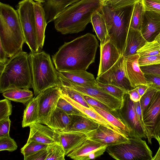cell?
I'll use <instances>...</instances> for the list:
<instances>
[{"mask_svg":"<svg viewBox=\"0 0 160 160\" xmlns=\"http://www.w3.org/2000/svg\"><path fill=\"white\" fill-rule=\"evenodd\" d=\"M98 42L96 36L90 33L65 42L52 56L58 71H86L94 62Z\"/></svg>","mask_w":160,"mask_h":160,"instance_id":"1","label":"cell"},{"mask_svg":"<svg viewBox=\"0 0 160 160\" xmlns=\"http://www.w3.org/2000/svg\"><path fill=\"white\" fill-rule=\"evenodd\" d=\"M101 6V0H78L55 17L54 27L63 35L81 32L91 22L92 13Z\"/></svg>","mask_w":160,"mask_h":160,"instance_id":"2","label":"cell"},{"mask_svg":"<svg viewBox=\"0 0 160 160\" xmlns=\"http://www.w3.org/2000/svg\"><path fill=\"white\" fill-rule=\"evenodd\" d=\"M0 92L15 88H32L29 54L21 51L0 65Z\"/></svg>","mask_w":160,"mask_h":160,"instance_id":"3","label":"cell"},{"mask_svg":"<svg viewBox=\"0 0 160 160\" xmlns=\"http://www.w3.org/2000/svg\"><path fill=\"white\" fill-rule=\"evenodd\" d=\"M25 42L17 10L8 4L0 2V43L12 57L22 51Z\"/></svg>","mask_w":160,"mask_h":160,"instance_id":"4","label":"cell"},{"mask_svg":"<svg viewBox=\"0 0 160 160\" xmlns=\"http://www.w3.org/2000/svg\"><path fill=\"white\" fill-rule=\"evenodd\" d=\"M133 5L117 10L102 5L100 8L105 21L109 41L121 55L125 47Z\"/></svg>","mask_w":160,"mask_h":160,"instance_id":"5","label":"cell"},{"mask_svg":"<svg viewBox=\"0 0 160 160\" xmlns=\"http://www.w3.org/2000/svg\"><path fill=\"white\" fill-rule=\"evenodd\" d=\"M30 56L32 79V88L35 96L45 90L58 86L57 71L49 54L43 51Z\"/></svg>","mask_w":160,"mask_h":160,"instance_id":"6","label":"cell"},{"mask_svg":"<svg viewBox=\"0 0 160 160\" xmlns=\"http://www.w3.org/2000/svg\"><path fill=\"white\" fill-rule=\"evenodd\" d=\"M130 142L108 147L106 151L117 160H152V152L142 138H129Z\"/></svg>","mask_w":160,"mask_h":160,"instance_id":"7","label":"cell"},{"mask_svg":"<svg viewBox=\"0 0 160 160\" xmlns=\"http://www.w3.org/2000/svg\"><path fill=\"white\" fill-rule=\"evenodd\" d=\"M33 0H22L16 6L25 43L31 52H39L38 48L35 26Z\"/></svg>","mask_w":160,"mask_h":160,"instance_id":"8","label":"cell"},{"mask_svg":"<svg viewBox=\"0 0 160 160\" xmlns=\"http://www.w3.org/2000/svg\"><path fill=\"white\" fill-rule=\"evenodd\" d=\"M59 84L72 88L82 94L89 96L116 111L120 108L122 100L117 98L98 87L82 86L71 82L58 72Z\"/></svg>","mask_w":160,"mask_h":160,"instance_id":"9","label":"cell"},{"mask_svg":"<svg viewBox=\"0 0 160 160\" xmlns=\"http://www.w3.org/2000/svg\"><path fill=\"white\" fill-rule=\"evenodd\" d=\"M118 112L120 119L130 131L131 138H147L145 132L137 115L135 102L130 99L128 92L124 96Z\"/></svg>","mask_w":160,"mask_h":160,"instance_id":"10","label":"cell"},{"mask_svg":"<svg viewBox=\"0 0 160 160\" xmlns=\"http://www.w3.org/2000/svg\"><path fill=\"white\" fill-rule=\"evenodd\" d=\"M145 132L148 143L152 138L157 141L160 129V91H157L143 113Z\"/></svg>","mask_w":160,"mask_h":160,"instance_id":"11","label":"cell"},{"mask_svg":"<svg viewBox=\"0 0 160 160\" xmlns=\"http://www.w3.org/2000/svg\"><path fill=\"white\" fill-rule=\"evenodd\" d=\"M126 60V58L122 55L112 67L97 76L96 80L102 83L118 87L127 92L134 88L131 86L127 76Z\"/></svg>","mask_w":160,"mask_h":160,"instance_id":"12","label":"cell"},{"mask_svg":"<svg viewBox=\"0 0 160 160\" xmlns=\"http://www.w3.org/2000/svg\"><path fill=\"white\" fill-rule=\"evenodd\" d=\"M107 147L86 136L79 141L66 156L74 160L94 159L102 155Z\"/></svg>","mask_w":160,"mask_h":160,"instance_id":"13","label":"cell"},{"mask_svg":"<svg viewBox=\"0 0 160 160\" xmlns=\"http://www.w3.org/2000/svg\"><path fill=\"white\" fill-rule=\"evenodd\" d=\"M62 95L59 87L48 88L38 95L39 114L38 122L46 125L52 112L57 107Z\"/></svg>","mask_w":160,"mask_h":160,"instance_id":"14","label":"cell"},{"mask_svg":"<svg viewBox=\"0 0 160 160\" xmlns=\"http://www.w3.org/2000/svg\"><path fill=\"white\" fill-rule=\"evenodd\" d=\"M85 134L89 139L108 147L130 142L129 138L101 124L96 130Z\"/></svg>","mask_w":160,"mask_h":160,"instance_id":"15","label":"cell"},{"mask_svg":"<svg viewBox=\"0 0 160 160\" xmlns=\"http://www.w3.org/2000/svg\"><path fill=\"white\" fill-rule=\"evenodd\" d=\"M29 127V134L27 142L35 141L48 145L61 143L59 134L47 125L37 122Z\"/></svg>","mask_w":160,"mask_h":160,"instance_id":"16","label":"cell"},{"mask_svg":"<svg viewBox=\"0 0 160 160\" xmlns=\"http://www.w3.org/2000/svg\"><path fill=\"white\" fill-rule=\"evenodd\" d=\"M140 32L147 42L154 41L160 33V14L145 11Z\"/></svg>","mask_w":160,"mask_h":160,"instance_id":"17","label":"cell"},{"mask_svg":"<svg viewBox=\"0 0 160 160\" xmlns=\"http://www.w3.org/2000/svg\"><path fill=\"white\" fill-rule=\"evenodd\" d=\"M100 62L97 76L109 69L122 55L116 47L110 41L100 45Z\"/></svg>","mask_w":160,"mask_h":160,"instance_id":"18","label":"cell"},{"mask_svg":"<svg viewBox=\"0 0 160 160\" xmlns=\"http://www.w3.org/2000/svg\"><path fill=\"white\" fill-rule=\"evenodd\" d=\"M140 57L139 54H137L125 58L127 76L131 86L134 88L140 84L147 85L144 73L139 64Z\"/></svg>","mask_w":160,"mask_h":160,"instance_id":"19","label":"cell"},{"mask_svg":"<svg viewBox=\"0 0 160 160\" xmlns=\"http://www.w3.org/2000/svg\"><path fill=\"white\" fill-rule=\"evenodd\" d=\"M58 71V72L71 82L84 87H97L98 81L92 73L84 70L69 71Z\"/></svg>","mask_w":160,"mask_h":160,"instance_id":"20","label":"cell"},{"mask_svg":"<svg viewBox=\"0 0 160 160\" xmlns=\"http://www.w3.org/2000/svg\"><path fill=\"white\" fill-rule=\"evenodd\" d=\"M70 122L63 132H78L86 133L96 130L100 124L93 119L82 116L69 115Z\"/></svg>","mask_w":160,"mask_h":160,"instance_id":"21","label":"cell"},{"mask_svg":"<svg viewBox=\"0 0 160 160\" xmlns=\"http://www.w3.org/2000/svg\"><path fill=\"white\" fill-rule=\"evenodd\" d=\"M37 43L39 51L43 47L45 31L47 24L45 13L42 3L34 2Z\"/></svg>","mask_w":160,"mask_h":160,"instance_id":"22","label":"cell"},{"mask_svg":"<svg viewBox=\"0 0 160 160\" xmlns=\"http://www.w3.org/2000/svg\"><path fill=\"white\" fill-rule=\"evenodd\" d=\"M147 42L140 30L129 28L122 55L126 58L137 54V51Z\"/></svg>","mask_w":160,"mask_h":160,"instance_id":"23","label":"cell"},{"mask_svg":"<svg viewBox=\"0 0 160 160\" xmlns=\"http://www.w3.org/2000/svg\"><path fill=\"white\" fill-rule=\"evenodd\" d=\"M71 121L69 115L56 107L46 125L58 134L64 131Z\"/></svg>","mask_w":160,"mask_h":160,"instance_id":"24","label":"cell"},{"mask_svg":"<svg viewBox=\"0 0 160 160\" xmlns=\"http://www.w3.org/2000/svg\"><path fill=\"white\" fill-rule=\"evenodd\" d=\"M78 0H44L42 3L47 23L53 21L55 17L69 5Z\"/></svg>","mask_w":160,"mask_h":160,"instance_id":"25","label":"cell"},{"mask_svg":"<svg viewBox=\"0 0 160 160\" xmlns=\"http://www.w3.org/2000/svg\"><path fill=\"white\" fill-rule=\"evenodd\" d=\"M62 96L68 101L75 108L85 114L88 118L94 120L100 124L106 126L126 136L121 131L112 125L97 112L91 107L88 108L85 107L70 98L67 96L62 93Z\"/></svg>","mask_w":160,"mask_h":160,"instance_id":"26","label":"cell"},{"mask_svg":"<svg viewBox=\"0 0 160 160\" xmlns=\"http://www.w3.org/2000/svg\"><path fill=\"white\" fill-rule=\"evenodd\" d=\"M100 8L92 14L91 22L97 37L102 45L110 40L104 17L100 11Z\"/></svg>","mask_w":160,"mask_h":160,"instance_id":"27","label":"cell"},{"mask_svg":"<svg viewBox=\"0 0 160 160\" xmlns=\"http://www.w3.org/2000/svg\"><path fill=\"white\" fill-rule=\"evenodd\" d=\"M39 114L38 97L33 98L27 103L24 109L22 122L23 128L29 127L38 122Z\"/></svg>","mask_w":160,"mask_h":160,"instance_id":"28","label":"cell"},{"mask_svg":"<svg viewBox=\"0 0 160 160\" xmlns=\"http://www.w3.org/2000/svg\"><path fill=\"white\" fill-rule=\"evenodd\" d=\"M59 134L66 156L79 141L87 136L85 133L78 132H62Z\"/></svg>","mask_w":160,"mask_h":160,"instance_id":"29","label":"cell"},{"mask_svg":"<svg viewBox=\"0 0 160 160\" xmlns=\"http://www.w3.org/2000/svg\"><path fill=\"white\" fill-rule=\"evenodd\" d=\"M5 98L10 100L26 104L33 98L32 92L28 88H15L7 90L2 93Z\"/></svg>","mask_w":160,"mask_h":160,"instance_id":"30","label":"cell"},{"mask_svg":"<svg viewBox=\"0 0 160 160\" xmlns=\"http://www.w3.org/2000/svg\"><path fill=\"white\" fill-rule=\"evenodd\" d=\"M89 105L90 107L97 112L108 122L121 131L127 137H132L130 131L120 119L107 111Z\"/></svg>","mask_w":160,"mask_h":160,"instance_id":"31","label":"cell"},{"mask_svg":"<svg viewBox=\"0 0 160 160\" xmlns=\"http://www.w3.org/2000/svg\"><path fill=\"white\" fill-rule=\"evenodd\" d=\"M145 12L141 0L134 4L130 18L129 28L140 31Z\"/></svg>","mask_w":160,"mask_h":160,"instance_id":"32","label":"cell"},{"mask_svg":"<svg viewBox=\"0 0 160 160\" xmlns=\"http://www.w3.org/2000/svg\"><path fill=\"white\" fill-rule=\"evenodd\" d=\"M66 156L64 149L61 143L49 145L46 160H65Z\"/></svg>","mask_w":160,"mask_h":160,"instance_id":"33","label":"cell"},{"mask_svg":"<svg viewBox=\"0 0 160 160\" xmlns=\"http://www.w3.org/2000/svg\"><path fill=\"white\" fill-rule=\"evenodd\" d=\"M140 57H147L160 54V43L156 40L147 42L137 52Z\"/></svg>","mask_w":160,"mask_h":160,"instance_id":"34","label":"cell"},{"mask_svg":"<svg viewBox=\"0 0 160 160\" xmlns=\"http://www.w3.org/2000/svg\"><path fill=\"white\" fill-rule=\"evenodd\" d=\"M48 145L35 141L27 142L21 149L24 159L37 152L47 147Z\"/></svg>","mask_w":160,"mask_h":160,"instance_id":"35","label":"cell"},{"mask_svg":"<svg viewBox=\"0 0 160 160\" xmlns=\"http://www.w3.org/2000/svg\"><path fill=\"white\" fill-rule=\"evenodd\" d=\"M56 107L68 115H78L88 117L68 101L62 94L58 100Z\"/></svg>","mask_w":160,"mask_h":160,"instance_id":"36","label":"cell"},{"mask_svg":"<svg viewBox=\"0 0 160 160\" xmlns=\"http://www.w3.org/2000/svg\"><path fill=\"white\" fill-rule=\"evenodd\" d=\"M61 92L82 105L90 108L82 95L78 91L69 87L58 84Z\"/></svg>","mask_w":160,"mask_h":160,"instance_id":"37","label":"cell"},{"mask_svg":"<svg viewBox=\"0 0 160 160\" xmlns=\"http://www.w3.org/2000/svg\"><path fill=\"white\" fill-rule=\"evenodd\" d=\"M140 0H101L102 5L113 10H119L134 5Z\"/></svg>","mask_w":160,"mask_h":160,"instance_id":"38","label":"cell"},{"mask_svg":"<svg viewBox=\"0 0 160 160\" xmlns=\"http://www.w3.org/2000/svg\"><path fill=\"white\" fill-rule=\"evenodd\" d=\"M97 87L110 95L121 100H122L124 94L127 92L118 87L101 83L98 81Z\"/></svg>","mask_w":160,"mask_h":160,"instance_id":"39","label":"cell"},{"mask_svg":"<svg viewBox=\"0 0 160 160\" xmlns=\"http://www.w3.org/2000/svg\"><path fill=\"white\" fill-rule=\"evenodd\" d=\"M80 94L89 105L99 108L107 111L120 119L118 111H114L111 109L104 104L89 96Z\"/></svg>","mask_w":160,"mask_h":160,"instance_id":"40","label":"cell"},{"mask_svg":"<svg viewBox=\"0 0 160 160\" xmlns=\"http://www.w3.org/2000/svg\"><path fill=\"white\" fill-rule=\"evenodd\" d=\"M10 100L5 98L0 101V121L9 118L12 112Z\"/></svg>","mask_w":160,"mask_h":160,"instance_id":"41","label":"cell"},{"mask_svg":"<svg viewBox=\"0 0 160 160\" xmlns=\"http://www.w3.org/2000/svg\"><path fill=\"white\" fill-rule=\"evenodd\" d=\"M18 146L14 140L10 136L0 138V151L13 152L16 150Z\"/></svg>","mask_w":160,"mask_h":160,"instance_id":"42","label":"cell"},{"mask_svg":"<svg viewBox=\"0 0 160 160\" xmlns=\"http://www.w3.org/2000/svg\"><path fill=\"white\" fill-rule=\"evenodd\" d=\"M157 91L155 89L149 87L145 93L141 97L139 102L142 115L143 113L151 101L154 94Z\"/></svg>","mask_w":160,"mask_h":160,"instance_id":"43","label":"cell"},{"mask_svg":"<svg viewBox=\"0 0 160 160\" xmlns=\"http://www.w3.org/2000/svg\"><path fill=\"white\" fill-rule=\"evenodd\" d=\"M145 11H153L160 14V0H141Z\"/></svg>","mask_w":160,"mask_h":160,"instance_id":"44","label":"cell"},{"mask_svg":"<svg viewBox=\"0 0 160 160\" xmlns=\"http://www.w3.org/2000/svg\"><path fill=\"white\" fill-rule=\"evenodd\" d=\"M140 66L160 63V54L147 57H140L138 60Z\"/></svg>","mask_w":160,"mask_h":160,"instance_id":"45","label":"cell"},{"mask_svg":"<svg viewBox=\"0 0 160 160\" xmlns=\"http://www.w3.org/2000/svg\"><path fill=\"white\" fill-rule=\"evenodd\" d=\"M144 76L148 87L160 91V76L150 74H144Z\"/></svg>","mask_w":160,"mask_h":160,"instance_id":"46","label":"cell"},{"mask_svg":"<svg viewBox=\"0 0 160 160\" xmlns=\"http://www.w3.org/2000/svg\"><path fill=\"white\" fill-rule=\"evenodd\" d=\"M11 122L9 117L0 121V138L10 136Z\"/></svg>","mask_w":160,"mask_h":160,"instance_id":"47","label":"cell"},{"mask_svg":"<svg viewBox=\"0 0 160 160\" xmlns=\"http://www.w3.org/2000/svg\"><path fill=\"white\" fill-rule=\"evenodd\" d=\"M144 74H150L160 76V63L148 66H140Z\"/></svg>","mask_w":160,"mask_h":160,"instance_id":"48","label":"cell"},{"mask_svg":"<svg viewBox=\"0 0 160 160\" xmlns=\"http://www.w3.org/2000/svg\"><path fill=\"white\" fill-rule=\"evenodd\" d=\"M48 147L28 157L24 160H46L47 155Z\"/></svg>","mask_w":160,"mask_h":160,"instance_id":"49","label":"cell"},{"mask_svg":"<svg viewBox=\"0 0 160 160\" xmlns=\"http://www.w3.org/2000/svg\"><path fill=\"white\" fill-rule=\"evenodd\" d=\"M135 105L138 118L145 131V128L143 119L142 113L139 101L135 102Z\"/></svg>","mask_w":160,"mask_h":160,"instance_id":"50","label":"cell"},{"mask_svg":"<svg viewBox=\"0 0 160 160\" xmlns=\"http://www.w3.org/2000/svg\"><path fill=\"white\" fill-rule=\"evenodd\" d=\"M128 92L129 95L130 99L133 101L137 102L140 101L141 97L136 88L128 91Z\"/></svg>","mask_w":160,"mask_h":160,"instance_id":"51","label":"cell"},{"mask_svg":"<svg viewBox=\"0 0 160 160\" xmlns=\"http://www.w3.org/2000/svg\"><path fill=\"white\" fill-rule=\"evenodd\" d=\"M6 51L0 43V65H3L8 59Z\"/></svg>","mask_w":160,"mask_h":160,"instance_id":"52","label":"cell"},{"mask_svg":"<svg viewBox=\"0 0 160 160\" xmlns=\"http://www.w3.org/2000/svg\"><path fill=\"white\" fill-rule=\"evenodd\" d=\"M148 87L147 85L140 84L137 85L136 88H137L139 94L141 97L146 92Z\"/></svg>","mask_w":160,"mask_h":160,"instance_id":"53","label":"cell"},{"mask_svg":"<svg viewBox=\"0 0 160 160\" xmlns=\"http://www.w3.org/2000/svg\"><path fill=\"white\" fill-rule=\"evenodd\" d=\"M158 150L155 155L152 157V160H160V144Z\"/></svg>","mask_w":160,"mask_h":160,"instance_id":"54","label":"cell"},{"mask_svg":"<svg viewBox=\"0 0 160 160\" xmlns=\"http://www.w3.org/2000/svg\"><path fill=\"white\" fill-rule=\"evenodd\" d=\"M155 40H156L159 43H160V33L157 36Z\"/></svg>","mask_w":160,"mask_h":160,"instance_id":"55","label":"cell"},{"mask_svg":"<svg viewBox=\"0 0 160 160\" xmlns=\"http://www.w3.org/2000/svg\"><path fill=\"white\" fill-rule=\"evenodd\" d=\"M36 2H38L41 3H43L44 2V0H33Z\"/></svg>","mask_w":160,"mask_h":160,"instance_id":"56","label":"cell"},{"mask_svg":"<svg viewBox=\"0 0 160 160\" xmlns=\"http://www.w3.org/2000/svg\"><path fill=\"white\" fill-rule=\"evenodd\" d=\"M158 142L159 144H160V129L158 135Z\"/></svg>","mask_w":160,"mask_h":160,"instance_id":"57","label":"cell"}]
</instances>
